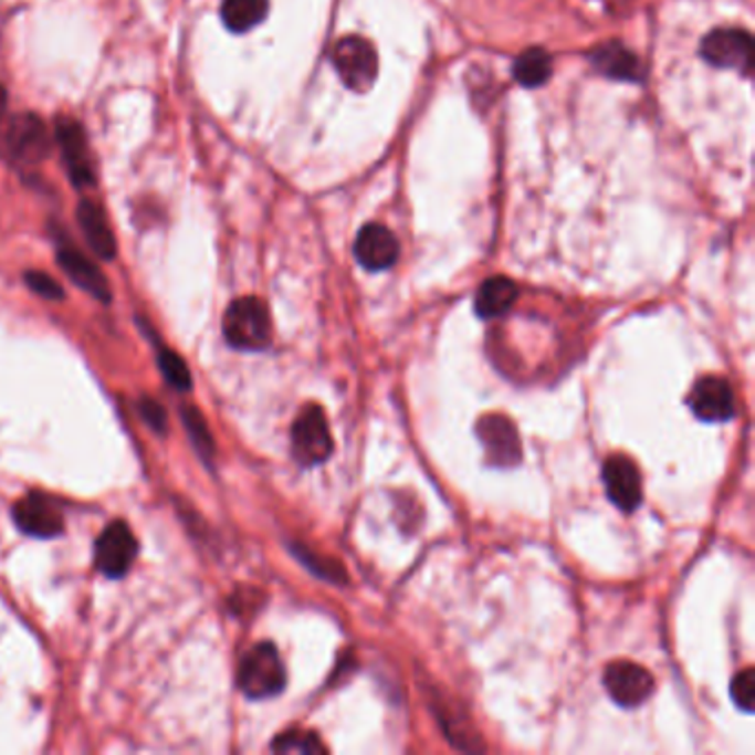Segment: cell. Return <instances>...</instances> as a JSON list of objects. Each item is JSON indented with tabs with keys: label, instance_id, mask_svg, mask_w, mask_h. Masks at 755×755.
Returning <instances> with one entry per match:
<instances>
[{
	"label": "cell",
	"instance_id": "1",
	"mask_svg": "<svg viewBox=\"0 0 755 755\" xmlns=\"http://www.w3.org/2000/svg\"><path fill=\"white\" fill-rule=\"evenodd\" d=\"M238 684L251 700H266L284 691L286 669L273 642H260L247 651L238 669Z\"/></svg>",
	"mask_w": 755,
	"mask_h": 755
},
{
	"label": "cell",
	"instance_id": "2",
	"mask_svg": "<svg viewBox=\"0 0 755 755\" xmlns=\"http://www.w3.org/2000/svg\"><path fill=\"white\" fill-rule=\"evenodd\" d=\"M224 337L238 350H264L271 344V315L262 300L240 297L224 315Z\"/></svg>",
	"mask_w": 755,
	"mask_h": 755
},
{
	"label": "cell",
	"instance_id": "3",
	"mask_svg": "<svg viewBox=\"0 0 755 755\" xmlns=\"http://www.w3.org/2000/svg\"><path fill=\"white\" fill-rule=\"evenodd\" d=\"M333 65L342 83L359 94L368 92L379 74V59L375 48L359 36H346L335 45Z\"/></svg>",
	"mask_w": 755,
	"mask_h": 755
},
{
	"label": "cell",
	"instance_id": "4",
	"mask_svg": "<svg viewBox=\"0 0 755 755\" xmlns=\"http://www.w3.org/2000/svg\"><path fill=\"white\" fill-rule=\"evenodd\" d=\"M291 445L293 457L306 468L319 465L333 454V437L319 406L311 403L297 415L291 430Z\"/></svg>",
	"mask_w": 755,
	"mask_h": 755
},
{
	"label": "cell",
	"instance_id": "5",
	"mask_svg": "<svg viewBox=\"0 0 755 755\" xmlns=\"http://www.w3.org/2000/svg\"><path fill=\"white\" fill-rule=\"evenodd\" d=\"M54 138L61 147L72 185L78 189L94 187L96 169H94V158H92L83 125L70 116H61L56 118V125H54Z\"/></svg>",
	"mask_w": 755,
	"mask_h": 755
},
{
	"label": "cell",
	"instance_id": "6",
	"mask_svg": "<svg viewBox=\"0 0 755 755\" xmlns=\"http://www.w3.org/2000/svg\"><path fill=\"white\" fill-rule=\"evenodd\" d=\"M140 552L134 529L125 521H114L96 541L94 560L107 578H123Z\"/></svg>",
	"mask_w": 755,
	"mask_h": 755
},
{
	"label": "cell",
	"instance_id": "7",
	"mask_svg": "<svg viewBox=\"0 0 755 755\" xmlns=\"http://www.w3.org/2000/svg\"><path fill=\"white\" fill-rule=\"evenodd\" d=\"M700 54L706 63L724 70H737L744 76L753 67L751 36L742 30H715L702 39Z\"/></svg>",
	"mask_w": 755,
	"mask_h": 755
},
{
	"label": "cell",
	"instance_id": "8",
	"mask_svg": "<svg viewBox=\"0 0 755 755\" xmlns=\"http://www.w3.org/2000/svg\"><path fill=\"white\" fill-rule=\"evenodd\" d=\"M609 698L620 706H640L653 691V675L629 660L609 662L602 675Z\"/></svg>",
	"mask_w": 755,
	"mask_h": 755
},
{
	"label": "cell",
	"instance_id": "9",
	"mask_svg": "<svg viewBox=\"0 0 755 755\" xmlns=\"http://www.w3.org/2000/svg\"><path fill=\"white\" fill-rule=\"evenodd\" d=\"M8 149L28 165L43 162L52 151V136L36 114H19L8 125Z\"/></svg>",
	"mask_w": 755,
	"mask_h": 755
},
{
	"label": "cell",
	"instance_id": "10",
	"mask_svg": "<svg viewBox=\"0 0 755 755\" xmlns=\"http://www.w3.org/2000/svg\"><path fill=\"white\" fill-rule=\"evenodd\" d=\"M14 521L21 532L36 538H54L65 529L63 510L54 499L41 492H32L14 505Z\"/></svg>",
	"mask_w": 755,
	"mask_h": 755
},
{
	"label": "cell",
	"instance_id": "11",
	"mask_svg": "<svg viewBox=\"0 0 755 755\" xmlns=\"http://www.w3.org/2000/svg\"><path fill=\"white\" fill-rule=\"evenodd\" d=\"M476 434L485 448L487 461L496 468H512L521 463V439L514 423L501 415H487L479 421Z\"/></svg>",
	"mask_w": 755,
	"mask_h": 755
},
{
	"label": "cell",
	"instance_id": "12",
	"mask_svg": "<svg viewBox=\"0 0 755 755\" xmlns=\"http://www.w3.org/2000/svg\"><path fill=\"white\" fill-rule=\"evenodd\" d=\"M602 483L607 496L622 512H633L642 501V483L636 463L629 457L614 454L602 465Z\"/></svg>",
	"mask_w": 755,
	"mask_h": 755
},
{
	"label": "cell",
	"instance_id": "13",
	"mask_svg": "<svg viewBox=\"0 0 755 755\" xmlns=\"http://www.w3.org/2000/svg\"><path fill=\"white\" fill-rule=\"evenodd\" d=\"M689 406L702 421H728L735 415V397L728 381L713 375L695 381Z\"/></svg>",
	"mask_w": 755,
	"mask_h": 755
},
{
	"label": "cell",
	"instance_id": "14",
	"mask_svg": "<svg viewBox=\"0 0 755 755\" xmlns=\"http://www.w3.org/2000/svg\"><path fill=\"white\" fill-rule=\"evenodd\" d=\"M56 260L61 264V269L65 271V275L85 293H90L92 297H96L98 302H112V289L109 282L105 277V273L76 247L72 244H61Z\"/></svg>",
	"mask_w": 755,
	"mask_h": 755
},
{
	"label": "cell",
	"instance_id": "15",
	"mask_svg": "<svg viewBox=\"0 0 755 755\" xmlns=\"http://www.w3.org/2000/svg\"><path fill=\"white\" fill-rule=\"evenodd\" d=\"M355 258L368 271H386L399 258V242L386 227L366 224L355 240Z\"/></svg>",
	"mask_w": 755,
	"mask_h": 755
},
{
	"label": "cell",
	"instance_id": "16",
	"mask_svg": "<svg viewBox=\"0 0 755 755\" xmlns=\"http://www.w3.org/2000/svg\"><path fill=\"white\" fill-rule=\"evenodd\" d=\"M76 216H78L81 231H83L87 244L92 247V251L101 260H114L118 253V242H116V235L109 227L105 209L94 200H83L78 205Z\"/></svg>",
	"mask_w": 755,
	"mask_h": 755
},
{
	"label": "cell",
	"instance_id": "17",
	"mask_svg": "<svg viewBox=\"0 0 755 755\" xmlns=\"http://www.w3.org/2000/svg\"><path fill=\"white\" fill-rule=\"evenodd\" d=\"M516 297H518L516 284L503 275H496L481 284L476 300H474V311L483 319H494V317L505 315L514 306Z\"/></svg>",
	"mask_w": 755,
	"mask_h": 755
},
{
	"label": "cell",
	"instance_id": "18",
	"mask_svg": "<svg viewBox=\"0 0 755 755\" xmlns=\"http://www.w3.org/2000/svg\"><path fill=\"white\" fill-rule=\"evenodd\" d=\"M591 63L609 78L616 81H638L640 65L631 52H627L618 43H607L591 54Z\"/></svg>",
	"mask_w": 755,
	"mask_h": 755
},
{
	"label": "cell",
	"instance_id": "19",
	"mask_svg": "<svg viewBox=\"0 0 755 755\" xmlns=\"http://www.w3.org/2000/svg\"><path fill=\"white\" fill-rule=\"evenodd\" d=\"M269 12V0H222V21L235 34L258 28Z\"/></svg>",
	"mask_w": 755,
	"mask_h": 755
},
{
	"label": "cell",
	"instance_id": "20",
	"mask_svg": "<svg viewBox=\"0 0 755 755\" xmlns=\"http://www.w3.org/2000/svg\"><path fill=\"white\" fill-rule=\"evenodd\" d=\"M552 76V59L545 50H525L514 63V78L523 87H541Z\"/></svg>",
	"mask_w": 755,
	"mask_h": 755
},
{
	"label": "cell",
	"instance_id": "21",
	"mask_svg": "<svg viewBox=\"0 0 755 755\" xmlns=\"http://www.w3.org/2000/svg\"><path fill=\"white\" fill-rule=\"evenodd\" d=\"M182 419H185V428H187L189 439L196 445L198 454L205 461H211L216 454V443H213V437L209 432V426H207L202 412L198 408L187 406V408H182Z\"/></svg>",
	"mask_w": 755,
	"mask_h": 755
},
{
	"label": "cell",
	"instance_id": "22",
	"mask_svg": "<svg viewBox=\"0 0 755 755\" xmlns=\"http://www.w3.org/2000/svg\"><path fill=\"white\" fill-rule=\"evenodd\" d=\"M271 748L275 753H306V755L326 753V746L322 744V740L315 733L300 731V728H293V731H286V733L277 735L273 740Z\"/></svg>",
	"mask_w": 755,
	"mask_h": 755
},
{
	"label": "cell",
	"instance_id": "23",
	"mask_svg": "<svg viewBox=\"0 0 755 755\" xmlns=\"http://www.w3.org/2000/svg\"><path fill=\"white\" fill-rule=\"evenodd\" d=\"M158 364H160V373L165 375L169 386H174L176 390H191V373H189V368L180 355H176L169 348H160L158 350Z\"/></svg>",
	"mask_w": 755,
	"mask_h": 755
},
{
	"label": "cell",
	"instance_id": "24",
	"mask_svg": "<svg viewBox=\"0 0 755 755\" xmlns=\"http://www.w3.org/2000/svg\"><path fill=\"white\" fill-rule=\"evenodd\" d=\"M731 698H733V702L744 713L753 711V702H755V671H753V667L742 669L733 678V682H731Z\"/></svg>",
	"mask_w": 755,
	"mask_h": 755
},
{
	"label": "cell",
	"instance_id": "25",
	"mask_svg": "<svg viewBox=\"0 0 755 755\" xmlns=\"http://www.w3.org/2000/svg\"><path fill=\"white\" fill-rule=\"evenodd\" d=\"M25 282L36 295H41L45 300H63L65 297L63 286L52 275H48L43 271H28Z\"/></svg>",
	"mask_w": 755,
	"mask_h": 755
},
{
	"label": "cell",
	"instance_id": "26",
	"mask_svg": "<svg viewBox=\"0 0 755 755\" xmlns=\"http://www.w3.org/2000/svg\"><path fill=\"white\" fill-rule=\"evenodd\" d=\"M138 410H140L143 421H145L154 432H158V434L167 432V412H165V408H162L158 401L145 397V399L138 401Z\"/></svg>",
	"mask_w": 755,
	"mask_h": 755
},
{
	"label": "cell",
	"instance_id": "27",
	"mask_svg": "<svg viewBox=\"0 0 755 755\" xmlns=\"http://www.w3.org/2000/svg\"><path fill=\"white\" fill-rule=\"evenodd\" d=\"M6 109H8V92L3 85H0V118H3Z\"/></svg>",
	"mask_w": 755,
	"mask_h": 755
}]
</instances>
